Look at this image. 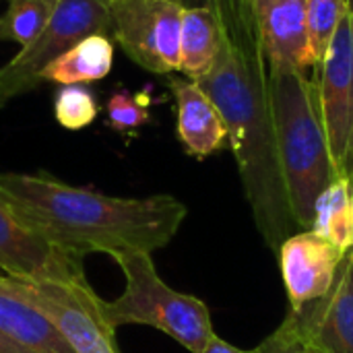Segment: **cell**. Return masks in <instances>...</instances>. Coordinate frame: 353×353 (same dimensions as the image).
Returning <instances> with one entry per match:
<instances>
[{"mask_svg":"<svg viewBox=\"0 0 353 353\" xmlns=\"http://www.w3.org/2000/svg\"><path fill=\"white\" fill-rule=\"evenodd\" d=\"M151 93L149 89L141 93H130L128 89H116L105 105L108 126L120 134L134 137L151 120Z\"/></svg>","mask_w":353,"mask_h":353,"instance_id":"obj_20","label":"cell"},{"mask_svg":"<svg viewBox=\"0 0 353 353\" xmlns=\"http://www.w3.org/2000/svg\"><path fill=\"white\" fill-rule=\"evenodd\" d=\"M256 350L261 353H325L288 321H283L281 327L273 335H269Z\"/></svg>","mask_w":353,"mask_h":353,"instance_id":"obj_22","label":"cell"},{"mask_svg":"<svg viewBox=\"0 0 353 353\" xmlns=\"http://www.w3.org/2000/svg\"><path fill=\"white\" fill-rule=\"evenodd\" d=\"M352 192H353V174H352Z\"/></svg>","mask_w":353,"mask_h":353,"instance_id":"obj_28","label":"cell"},{"mask_svg":"<svg viewBox=\"0 0 353 353\" xmlns=\"http://www.w3.org/2000/svg\"><path fill=\"white\" fill-rule=\"evenodd\" d=\"M319 99L329 151L339 176L353 174V10L347 6L321 62Z\"/></svg>","mask_w":353,"mask_h":353,"instance_id":"obj_8","label":"cell"},{"mask_svg":"<svg viewBox=\"0 0 353 353\" xmlns=\"http://www.w3.org/2000/svg\"><path fill=\"white\" fill-rule=\"evenodd\" d=\"M99 114L97 97L83 85H64L54 97L56 122L66 130H81L95 122Z\"/></svg>","mask_w":353,"mask_h":353,"instance_id":"obj_21","label":"cell"},{"mask_svg":"<svg viewBox=\"0 0 353 353\" xmlns=\"http://www.w3.org/2000/svg\"><path fill=\"white\" fill-rule=\"evenodd\" d=\"M345 252L312 230L290 236L279 248V265L292 310L329 294Z\"/></svg>","mask_w":353,"mask_h":353,"instance_id":"obj_10","label":"cell"},{"mask_svg":"<svg viewBox=\"0 0 353 353\" xmlns=\"http://www.w3.org/2000/svg\"><path fill=\"white\" fill-rule=\"evenodd\" d=\"M178 110V139L190 157L205 159L223 149L228 126L211 97L192 79L168 81Z\"/></svg>","mask_w":353,"mask_h":353,"instance_id":"obj_13","label":"cell"},{"mask_svg":"<svg viewBox=\"0 0 353 353\" xmlns=\"http://www.w3.org/2000/svg\"><path fill=\"white\" fill-rule=\"evenodd\" d=\"M112 35L124 54L153 74L180 70L184 6L176 0H110Z\"/></svg>","mask_w":353,"mask_h":353,"instance_id":"obj_7","label":"cell"},{"mask_svg":"<svg viewBox=\"0 0 353 353\" xmlns=\"http://www.w3.org/2000/svg\"><path fill=\"white\" fill-rule=\"evenodd\" d=\"M271 68V99L279 163L292 217L300 232L314 223V205L339 178L325 132L319 87L306 70Z\"/></svg>","mask_w":353,"mask_h":353,"instance_id":"obj_3","label":"cell"},{"mask_svg":"<svg viewBox=\"0 0 353 353\" xmlns=\"http://www.w3.org/2000/svg\"><path fill=\"white\" fill-rule=\"evenodd\" d=\"M56 0H8L6 12L0 17V39H8L29 48L48 25Z\"/></svg>","mask_w":353,"mask_h":353,"instance_id":"obj_18","label":"cell"},{"mask_svg":"<svg viewBox=\"0 0 353 353\" xmlns=\"http://www.w3.org/2000/svg\"><path fill=\"white\" fill-rule=\"evenodd\" d=\"M339 250L353 248V192L350 178H335L314 205V223L310 228Z\"/></svg>","mask_w":353,"mask_h":353,"instance_id":"obj_17","label":"cell"},{"mask_svg":"<svg viewBox=\"0 0 353 353\" xmlns=\"http://www.w3.org/2000/svg\"><path fill=\"white\" fill-rule=\"evenodd\" d=\"M10 99H12V97H10V95L2 89V85H0V108H4Z\"/></svg>","mask_w":353,"mask_h":353,"instance_id":"obj_26","label":"cell"},{"mask_svg":"<svg viewBox=\"0 0 353 353\" xmlns=\"http://www.w3.org/2000/svg\"><path fill=\"white\" fill-rule=\"evenodd\" d=\"M0 331L33 353H74L52 321L0 275Z\"/></svg>","mask_w":353,"mask_h":353,"instance_id":"obj_14","label":"cell"},{"mask_svg":"<svg viewBox=\"0 0 353 353\" xmlns=\"http://www.w3.org/2000/svg\"><path fill=\"white\" fill-rule=\"evenodd\" d=\"M114 66V43L108 35L95 33L60 54L41 72L39 83L54 85H89L105 79Z\"/></svg>","mask_w":353,"mask_h":353,"instance_id":"obj_15","label":"cell"},{"mask_svg":"<svg viewBox=\"0 0 353 353\" xmlns=\"http://www.w3.org/2000/svg\"><path fill=\"white\" fill-rule=\"evenodd\" d=\"M124 273L126 285L120 298L103 302L108 323L147 325L178 341L190 353H203L215 337L207 304L194 296L172 290L155 271L151 254L126 252L114 256Z\"/></svg>","mask_w":353,"mask_h":353,"instance_id":"obj_4","label":"cell"},{"mask_svg":"<svg viewBox=\"0 0 353 353\" xmlns=\"http://www.w3.org/2000/svg\"><path fill=\"white\" fill-rule=\"evenodd\" d=\"M184 8H211L213 0H176Z\"/></svg>","mask_w":353,"mask_h":353,"instance_id":"obj_25","label":"cell"},{"mask_svg":"<svg viewBox=\"0 0 353 353\" xmlns=\"http://www.w3.org/2000/svg\"><path fill=\"white\" fill-rule=\"evenodd\" d=\"M0 353H33L31 350L19 345L17 341H12L10 337H6L2 331H0Z\"/></svg>","mask_w":353,"mask_h":353,"instance_id":"obj_24","label":"cell"},{"mask_svg":"<svg viewBox=\"0 0 353 353\" xmlns=\"http://www.w3.org/2000/svg\"><path fill=\"white\" fill-rule=\"evenodd\" d=\"M345 2H347V6L353 10V0H345Z\"/></svg>","mask_w":353,"mask_h":353,"instance_id":"obj_27","label":"cell"},{"mask_svg":"<svg viewBox=\"0 0 353 353\" xmlns=\"http://www.w3.org/2000/svg\"><path fill=\"white\" fill-rule=\"evenodd\" d=\"M4 279L52 321L74 353H120L114 339L116 329L103 314V300L91 290L85 277L54 281L4 275Z\"/></svg>","mask_w":353,"mask_h":353,"instance_id":"obj_5","label":"cell"},{"mask_svg":"<svg viewBox=\"0 0 353 353\" xmlns=\"http://www.w3.org/2000/svg\"><path fill=\"white\" fill-rule=\"evenodd\" d=\"M285 321L325 353H353V248L345 252L329 294L290 310Z\"/></svg>","mask_w":353,"mask_h":353,"instance_id":"obj_11","label":"cell"},{"mask_svg":"<svg viewBox=\"0 0 353 353\" xmlns=\"http://www.w3.org/2000/svg\"><path fill=\"white\" fill-rule=\"evenodd\" d=\"M17 213L52 246L77 259L101 252L151 254L172 242L188 209L172 194L108 196L50 174H0Z\"/></svg>","mask_w":353,"mask_h":353,"instance_id":"obj_2","label":"cell"},{"mask_svg":"<svg viewBox=\"0 0 353 353\" xmlns=\"http://www.w3.org/2000/svg\"><path fill=\"white\" fill-rule=\"evenodd\" d=\"M252 6L269 66L310 68L306 0H252Z\"/></svg>","mask_w":353,"mask_h":353,"instance_id":"obj_12","label":"cell"},{"mask_svg":"<svg viewBox=\"0 0 353 353\" xmlns=\"http://www.w3.org/2000/svg\"><path fill=\"white\" fill-rule=\"evenodd\" d=\"M221 48L211 70L196 83L228 126L246 201L267 246L277 250L298 234L279 163L271 99V68L265 56L252 0H213Z\"/></svg>","mask_w":353,"mask_h":353,"instance_id":"obj_1","label":"cell"},{"mask_svg":"<svg viewBox=\"0 0 353 353\" xmlns=\"http://www.w3.org/2000/svg\"><path fill=\"white\" fill-rule=\"evenodd\" d=\"M345 10V0H306V29L312 66L323 62Z\"/></svg>","mask_w":353,"mask_h":353,"instance_id":"obj_19","label":"cell"},{"mask_svg":"<svg viewBox=\"0 0 353 353\" xmlns=\"http://www.w3.org/2000/svg\"><path fill=\"white\" fill-rule=\"evenodd\" d=\"M112 33L110 0H56L41 35L0 68V85L19 97L39 85V72L89 35Z\"/></svg>","mask_w":353,"mask_h":353,"instance_id":"obj_6","label":"cell"},{"mask_svg":"<svg viewBox=\"0 0 353 353\" xmlns=\"http://www.w3.org/2000/svg\"><path fill=\"white\" fill-rule=\"evenodd\" d=\"M221 48V27L213 8H184L180 33V72L203 79Z\"/></svg>","mask_w":353,"mask_h":353,"instance_id":"obj_16","label":"cell"},{"mask_svg":"<svg viewBox=\"0 0 353 353\" xmlns=\"http://www.w3.org/2000/svg\"><path fill=\"white\" fill-rule=\"evenodd\" d=\"M0 271L19 279L72 281L85 277L81 259L43 240L0 188Z\"/></svg>","mask_w":353,"mask_h":353,"instance_id":"obj_9","label":"cell"},{"mask_svg":"<svg viewBox=\"0 0 353 353\" xmlns=\"http://www.w3.org/2000/svg\"><path fill=\"white\" fill-rule=\"evenodd\" d=\"M203 353H261L259 350H252V352H246V350H240V347H234V345H230L228 341H223L221 337H213L211 341H209V345L205 347V352Z\"/></svg>","mask_w":353,"mask_h":353,"instance_id":"obj_23","label":"cell"}]
</instances>
